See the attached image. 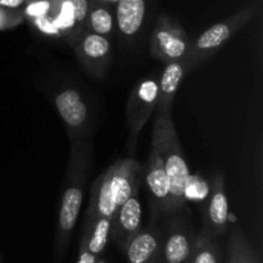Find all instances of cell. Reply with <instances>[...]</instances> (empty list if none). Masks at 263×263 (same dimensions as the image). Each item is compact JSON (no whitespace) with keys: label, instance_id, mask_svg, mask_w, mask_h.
<instances>
[{"label":"cell","instance_id":"cell-1","mask_svg":"<svg viewBox=\"0 0 263 263\" xmlns=\"http://www.w3.org/2000/svg\"><path fill=\"white\" fill-rule=\"evenodd\" d=\"M89 154V149L82 143L81 139L71 140V154H69L68 168H67L55 230L54 252L58 261L63 257L68 247L81 210L82 200H84V187L87 177L86 171L90 163Z\"/></svg>","mask_w":263,"mask_h":263},{"label":"cell","instance_id":"cell-2","mask_svg":"<svg viewBox=\"0 0 263 263\" xmlns=\"http://www.w3.org/2000/svg\"><path fill=\"white\" fill-rule=\"evenodd\" d=\"M154 146L158 149L170 181V215L181 212L185 207L190 170L172 122L171 112L156 110L153 126Z\"/></svg>","mask_w":263,"mask_h":263},{"label":"cell","instance_id":"cell-3","mask_svg":"<svg viewBox=\"0 0 263 263\" xmlns=\"http://www.w3.org/2000/svg\"><path fill=\"white\" fill-rule=\"evenodd\" d=\"M158 103V81L153 77L139 81L128 98L126 117H127L128 131V149L131 153L135 152L136 140L141 130L148 122L151 116L156 112Z\"/></svg>","mask_w":263,"mask_h":263},{"label":"cell","instance_id":"cell-4","mask_svg":"<svg viewBox=\"0 0 263 263\" xmlns=\"http://www.w3.org/2000/svg\"><path fill=\"white\" fill-rule=\"evenodd\" d=\"M248 18L249 13H241L231 20L211 26L202 35L198 36L197 40L192 43L189 51L184 58L187 72L192 71L202 61L210 58L218 49L222 48L235 35L236 31L248 21Z\"/></svg>","mask_w":263,"mask_h":263},{"label":"cell","instance_id":"cell-5","mask_svg":"<svg viewBox=\"0 0 263 263\" xmlns=\"http://www.w3.org/2000/svg\"><path fill=\"white\" fill-rule=\"evenodd\" d=\"M192 41L184 28L175 25L168 18H159L151 36L149 50L151 55L162 63L180 61L186 57Z\"/></svg>","mask_w":263,"mask_h":263},{"label":"cell","instance_id":"cell-6","mask_svg":"<svg viewBox=\"0 0 263 263\" xmlns=\"http://www.w3.org/2000/svg\"><path fill=\"white\" fill-rule=\"evenodd\" d=\"M73 49L80 63L87 72L97 79L104 77L112 57V45L108 37L92 31H85L79 35Z\"/></svg>","mask_w":263,"mask_h":263},{"label":"cell","instance_id":"cell-7","mask_svg":"<svg viewBox=\"0 0 263 263\" xmlns=\"http://www.w3.org/2000/svg\"><path fill=\"white\" fill-rule=\"evenodd\" d=\"M143 210L139 199V187L134 190L133 195L118 207L112 218L110 235L113 243L121 249L127 244V241L141 229Z\"/></svg>","mask_w":263,"mask_h":263},{"label":"cell","instance_id":"cell-8","mask_svg":"<svg viewBox=\"0 0 263 263\" xmlns=\"http://www.w3.org/2000/svg\"><path fill=\"white\" fill-rule=\"evenodd\" d=\"M195 236L193 229L182 218L172 221L168 234L162 243V263H189Z\"/></svg>","mask_w":263,"mask_h":263},{"label":"cell","instance_id":"cell-9","mask_svg":"<svg viewBox=\"0 0 263 263\" xmlns=\"http://www.w3.org/2000/svg\"><path fill=\"white\" fill-rule=\"evenodd\" d=\"M54 103L59 116L68 128L71 140L80 139L86 128L89 118V109L81 94L74 89H64L57 94Z\"/></svg>","mask_w":263,"mask_h":263},{"label":"cell","instance_id":"cell-10","mask_svg":"<svg viewBox=\"0 0 263 263\" xmlns=\"http://www.w3.org/2000/svg\"><path fill=\"white\" fill-rule=\"evenodd\" d=\"M146 184L154 205V215H170V181L158 149L152 144Z\"/></svg>","mask_w":263,"mask_h":263},{"label":"cell","instance_id":"cell-11","mask_svg":"<svg viewBox=\"0 0 263 263\" xmlns=\"http://www.w3.org/2000/svg\"><path fill=\"white\" fill-rule=\"evenodd\" d=\"M229 222V202L225 190V177L216 174L212 180V187L208 198L207 211L204 218V230L212 236L223 235Z\"/></svg>","mask_w":263,"mask_h":263},{"label":"cell","instance_id":"cell-12","mask_svg":"<svg viewBox=\"0 0 263 263\" xmlns=\"http://www.w3.org/2000/svg\"><path fill=\"white\" fill-rule=\"evenodd\" d=\"M162 233L154 225L140 229L122 251H125L128 263H157L161 258Z\"/></svg>","mask_w":263,"mask_h":263},{"label":"cell","instance_id":"cell-13","mask_svg":"<svg viewBox=\"0 0 263 263\" xmlns=\"http://www.w3.org/2000/svg\"><path fill=\"white\" fill-rule=\"evenodd\" d=\"M186 73L187 68L184 59L170 62L166 64V68L163 69L158 81V103L156 110L171 112L175 94Z\"/></svg>","mask_w":263,"mask_h":263},{"label":"cell","instance_id":"cell-14","mask_svg":"<svg viewBox=\"0 0 263 263\" xmlns=\"http://www.w3.org/2000/svg\"><path fill=\"white\" fill-rule=\"evenodd\" d=\"M145 17L144 0H120L117 7V26L126 37H133L140 31Z\"/></svg>","mask_w":263,"mask_h":263},{"label":"cell","instance_id":"cell-15","mask_svg":"<svg viewBox=\"0 0 263 263\" xmlns=\"http://www.w3.org/2000/svg\"><path fill=\"white\" fill-rule=\"evenodd\" d=\"M112 228V220L105 217H97L84 225L81 241L85 243L90 253L99 258L107 247Z\"/></svg>","mask_w":263,"mask_h":263},{"label":"cell","instance_id":"cell-16","mask_svg":"<svg viewBox=\"0 0 263 263\" xmlns=\"http://www.w3.org/2000/svg\"><path fill=\"white\" fill-rule=\"evenodd\" d=\"M226 263H262L258 252L252 247L243 231L238 229L229 238Z\"/></svg>","mask_w":263,"mask_h":263},{"label":"cell","instance_id":"cell-17","mask_svg":"<svg viewBox=\"0 0 263 263\" xmlns=\"http://www.w3.org/2000/svg\"><path fill=\"white\" fill-rule=\"evenodd\" d=\"M220 247L215 236L203 229L202 233L195 236L194 248L189 263H221Z\"/></svg>","mask_w":263,"mask_h":263},{"label":"cell","instance_id":"cell-18","mask_svg":"<svg viewBox=\"0 0 263 263\" xmlns=\"http://www.w3.org/2000/svg\"><path fill=\"white\" fill-rule=\"evenodd\" d=\"M89 25L90 31L108 37L113 32L115 21H113V15L109 10L103 7H98L90 12Z\"/></svg>","mask_w":263,"mask_h":263},{"label":"cell","instance_id":"cell-19","mask_svg":"<svg viewBox=\"0 0 263 263\" xmlns=\"http://www.w3.org/2000/svg\"><path fill=\"white\" fill-rule=\"evenodd\" d=\"M54 22H55V25L58 26L59 31H61V33L63 36H66L67 31H69L74 25H76L73 9H72L68 0H64L63 2V4H62L61 7V10H59V14L57 15V17H54Z\"/></svg>","mask_w":263,"mask_h":263},{"label":"cell","instance_id":"cell-20","mask_svg":"<svg viewBox=\"0 0 263 263\" xmlns=\"http://www.w3.org/2000/svg\"><path fill=\"white\" fill-rule=\"evenodd\" d=\"M21 20L22 17L20 13L15 12V9L0 7V31L15 27L17 25H20Z\"/></svg>","mask_w":263,"mask_h":263},{"label":"cell","instance_id":"cell-21","mask_svg":"<svg viewBox=\"0 0 263 263\" xmlns=\"http://www.w3.org/2000/svg\"><path fill=\"white\" fill-rule=\"evenodd\" d=\"M35 21V26L48 36H54V37H59L62 35L61 31H59L58 26L54 22V18L50 15H43V17L33 18Z\"/></svg>","mask_w":263,"mask_h":263},{"label":"cell","instance_id":"cell-22","mask_svg":"<svg viewBox=\"0 0 263 263\" xmlns=\"http://www.w3.org/2000/svg\"><path fill=\"white\" fill-rule=\"evenodd\" d=\"M73 9L74 21L77 26H82L86 21L87 14H89V3L87 0H68Z\"/></svg>","mask_w":263,"mask_h":263},{"label":"cell","instance_id":"cell-23","mask_svg":"<svg viewBox=\"0 0 263 263\" xmlns=\"http://www.w3.org/2000/svg\"><path fill=\"white\" fill-rule=\"evenodd\" d=\"M49 9H50V3L44 2V0H36L35 3H31L26 9L27 15L31 18L43 17V15H49Z\"/></svg>","mask_w":263,"mask_h":263},{"label":"cell","instance_id":"cell-24","mask_svg":"<svg viewBox=\"0 0 263 263\" xmlns=\"http://www.w3.org/2000/svg\"><path fill=\"white\" fill-rule=\"evenodd\" d=\"M98 257H95L94 254L90 253L89 249L86 248L85 243H80V254L79 259H77L76 263H95L97 262Z\"/></svg>","mask_w":263,"mask_h":263},{"label":"cell","instance_id":"cell-25","mask_svg":"<svg viewBox=\"0 0 263 263\" xmlns=\"http://www.w3.org/2000/svg\"><path fill=\"white\" fill-rule=\"evenodd\" d=\"M25 0H0V7L9 8V9H17L22 5Z\"/></svg>","mask_w":263,"mask_h":263},{"label":"cell","instance_id":"cell-26","mask_svg":"<svg viewBox=\"0 0 263 263\" xmlns=\"http://www.w3.org/2000/svg\"><path fill=\"white\" fill-rule=\"evenodd\" d=\"M95 263H107V262H105L104 259H100V258H98V259H97V262H95Z\"/></svg>","mask_w":263,"mask_h":263}]
</instances>
